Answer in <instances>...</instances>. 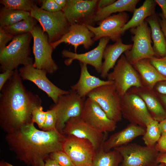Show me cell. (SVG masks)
<instances>
[{"label": "cell", "instance_id": "6da1fadb", "mask_svg": "<svg viewBox=\"0 0 166 166\" xmlns=\"http://www.w3.org/2000/svg\"><path fill=\"white\" fill-rule=\"evenodd\" d=\"M66 136L56 129L39 130L32 122L7 133L5 139L17 159L29 166H44L51 153L62 150Z\"/></svg>", "mask_w": 166, "mask_h": 166}, {"label": "cell", "instance_id": "7a4b0ae2", "mask_svg": "<svg viewBox=\"0 0 166 166\" xmlns=\"http://www.w3.org/2000/svg\"><path fill=\"white\" fill-rule=\"evenodd\" d=\"M22 80L16 69L0 91V126L7 133L32 122L33 110L42 103L39 96L27 90Z\"/></svg>", "mask_w": 166, "mask_h": 166}, {"label": "cell", "instance_id": "3957f363", "mask_svg": "<svg viewBox=\"0 0 166 166\" xmlns=\"http://www.w3.org/2000/svg\"><path fill=\"white\" fill-rule=\"evenodd\" d=\"M32 35L30 33L14 36L11 42L0 52V71L14 70L20 65L33 64L30 57V44Z\"/></svg>", "mask_w": 166, "mask_h": 166}, {"label": "cell", "instance_id": "277c9868", "mask_svg": "<svg viewBox=\"0 0 166 166\" xmlns=\"http://www.w3.org/2000/svg\"><path fill=\"white\" fill-rule=\"evenodd\" d=\"M30 12L47 33L49 43L59 40L69 30L70 24L62 10L49 12L41 9L36 4Z\"/></svg>", "mask_w": 166, "mask_h": 166}, {"label": "cell", "instance_id": "5b68a950", "mask_svg": "<svg viewBox=\"0 0 166 166\" xmlns=\"http://www.w3.org/2000/svg\"><path fill=\"white\" fill-rule=\"evenodd\" d=\"M122 54L117 62L113 71L109 73L108 80L113 81L120 98L123 97L132 87L143 88L140 76L136 70Z\"/></svg>", "mask_w": 166, "mask_h": 166}, {"label": "cell", "instance_id": "8992f818", "mask_svg": "<svg viewBox=\"0 0 166 166\" xmlns=\"http://www.w3.org/2000/svg\"><path fill=\"white\" fill-rule=\"evenodd\" d=\"M133 42L132 48L125 52L124 55L132 65L144 59L157 57L152 45L151 30L145 20L139 26L130 29Z\"/></svg>", "mask_w": 166, "mask_h": 166}, {"label": "cell", "instance_id": "52a82bcc", "mask_svg": "<svg viewBox=\"0 0 166 166\" xmlns=\"http://www.w3.org/2000/svg\"><path fill=\"white\" fill-rule=\"evenodd\" d=\"M41 26L36 25L30 32L34 39L33 53L34 57L33 66L52 74L58 69L57 65L52 56L53 49L49 42L47 34Z\"/></svg>", "mask_w": 166, "mask_h": 166}, {"label": "cell", "instance_id": "ba28073f", "mask_svg": "<svg viewBox=\"0 0 166 166\" xmlns=\"http://www.w3.org/2000/svg\"><path fill=\"white\" fill-rule=\"evenodd\" d=\"M121 155L120 166H157L159 152L155 146L150 147L130 143L114 148Z\"/></svg>", "mask_w": 166, "mask_h": 166}, {"label": "cell", "instance_id": "9c48e42d", "mask_svg": "<svg viewBox=\"0 0 166 166\" xmlns=\"http://www.w3.org/2000/svg\"><path fill=\"white\" fill-rule=\"evenodd\" d=\"M87 97L97 103L110 119L116 122L121 120V98L114 83L97 87Z\"/></svg>", "mask_w": 166, "mask_h": 166}, {"label": "cell", "instance_id": "30bf717a", "mask_svg": "<svg viewBox=\"0 0 166 166\" xmlns=\"http://www.w3.org/2000/svg\"><path fill=\"white\" fill-rule=\"evenodd\" d=\"M69 91L68 93L60 97L57 103L51 108L57 115L56 128L61 133L69 120L80 117L85 100V98L81 97L75 92L71 89Z\"/></svg>", "mask_w": 166, "mask_h": 166}, {"label": "cell", "instance_id": "8fae6325", "mask_svg": "<svg viewBox=\"0 0 166 166\" xmlns=\"http://www.w3.org/2000/svg\"><path fill=\"white\" fill-rule=\"evenodd\" d=\"M122 117L130 123L146 127L152 119L143 99L135 93L128 92L121 98Z\"/></svg>", "mask_w": 166, "mask_h": 166}, {"label": "cell", "instance_id": "7c38bea8", "mask_svg": "<svg viewBox=\"0 0 166 166\" xmlns=\"http://www.w3.org/2000/svg\"><path fill=\"white\" fill-rule=\"evenodd\" d=\"M62 150L69 156L75 166H91L96 152L89 140L72 135L66 136Z\"/></svg>", "mask_w": 166, "mask_h": 166}, {"label": "cell", "instance_id": "4fadbf2b", "mask_svg": "<svg viewBox=\"0 0 166 166\" xmlns=\"http://www.w3.org/2000/svg\"><path fill=\"white\" fill-rule=\"evenodd\" d=\"M97 0H67L63 8L70 25L75 24L94 26L93 19L97 10Z\"/></svg>", "mask_w": 166, "mask_h": 166}, {"label": "cell", "instance_id": "5bb4252c", "mask_svg": "<svg viewBox=\"0 0 166 166\" xmlns=\"http://www.w3.org/2000/svg\"><path fill=\"white\" fill-rule=\"evenodd\" d=\"M18 70L22 80L29 81L34 83L44 92L55 104L57 103L60 97L69 93V90L62 89L54 85L47 77L46 71L35 68L33 64L23 66Z\"/></svg>", "mask_w": 166, "mask_h": 166}, {"label": "cell", "instance_id": "9a60e30c", "mask_svg": "<svg viewBox=\"0 0 166 166\" xmlns=\"http://www.w3.org/2000/svg\"><path fill=\"white\" fill-rule=\"evenodd\" d=\"M128 14L125 12L110 15L98 22L97 27L87 25L88 29L94 34L93 40L96 41L104 37H108L113 42L121 39V30L128 22Z\"/></svg>", "mask_w": 166, "mask_h": 166}, {"label": "cell", "instance_id": "2e32d148", "mask_svg": "<svg viewBox=\"0 0 166 166\" xmlns=\"http://www.w3.org/2000/svg\"><path fill=\"white\" fill-rule=\"evenodd\" d=\"M65 135H72L89 140L95 150L106 139L107 132L103 133L84 121L80 117L72 118L66 123L62 131Z\"/></svg>", "mask_w": 166, "mask_h": 166}, {"label": "cell", "instance_id": "e0dca14e", "mask_svg": "<svg viewBox=\"0 0 166 166\" xmlns=\"http://www.w3.org/2000/svg\"><path fill=\"white\" fill-rule=\"evenodd\" d=\"M86 123L103 133L113 132L117 122L110 119L99 105L91 98L85 99L80 116Z\"/></svg>", "mask_w": 166, "mask_h": 166}, {"label": "cell", "instance_id": "ac0fdd59", "mask_svg": "<svg viewBox=\"0 0 166 166\" xmlns=\"http://www.w3.org/2000/svg\"><path fill=\"white\" fill-rule=\"evenodd\" d=\"M110 40L108 37L101 38L96 47L84 53L79 54L67 50H63L61 53L62 56L67 58L65 61V64L69 66L74 60H77L80 63L93 66L98 73H100L103 63V52Z\"/></svg>", "mask_w": 166, "mask_h": 166}, {"label": "cell", "instance_id": "d6986e66", "mask_svg": "<svg viewBox=\"0 0 166 166\" xmlns=\"http://www.w3.org/2000/svg\"><path fill=\"white\" fill-rule=\"evenodd\" d=\"M94 35L87 28L86 25L75 24L70 25L69 30L60 39L50 43L53 49L60 44L64 43L71 45L76 53L77 47L83 45L85 49H89L94 43L93 39Z\"/></svg>", "mask_w": 166, "mask_h": 166}, {"label": "cell", "instance_id": "ffe728a7", "mask_svg": "<svg viewBox=\"0 0 166 166\" xmlns=\"http://www.w3.org/2000/svg\"><path fill=\"white\" fill-rule=\"evenodd\" d=\"M146 128L130 123L123 129L111 135L104 142V150L109 151L114 148L126 145L136 138L143 136Z\"/></svg>", "mask_w": 166, "mask_h": 166}, {"label": "cell", "instance_id": "44dd1931", "mask_svg": "<svg viewBox=\"0 0 166 166\" xmlns=\"http://www.w3.org/2000/svg\"><path fill=\"white\" fill-rule=\"evenodd\" d=\"M80 65L81 72L79 78L75 84L71 86V89L81 97L85 98L90 92L97 87L114 83L113 81L103 80L91 75L86 64L80 63Z\"/></svg>", "mask_w": 166, "mask_h": 166}, {"label": "cell", "instance_id": "7402d4cb", "mask_svg": "<svg viewBox=\"0 0 166 166\" xmlns=\"http://www.w3.org/2000/svg\"><path fill=\"white\" fill-rule=\"evenodd\" d=\"M132 44L123 43L121 38L112 45H107L103 53L102 63L100 76L103 78H107L110 69L113 68L117 61L122 53L130 50Z\"/></svg>", "mask_w": 166, "mask_h": 166}, {"label": "cell", "instance_id": "603a6c76", "mask_svg": "<svg viewBox=\"0 0 166 166\" xmlns=\"http://www.w3.org/2000/svg\"><path fill=\"white\" fill-rule=\"evenodd\" d=\"M133 65L148 89L152 90L157 83L166 80V77L159 72L151 63L149 59L140 60Z\"/></svg>", "mask_w": 166, "mask_h": 166}, {"label": "cell", "instance_id": "cb8c5ba5", "mask_svg": "<svg viewBox=\"0 0 166 166\" xmlns=\"http://www.w3.org/2000/svg\"><path fill=\"white\" fill-rule=\"evenodd\" d=\"M151 30V37L153 42V50L157 57L166 55V39L162 30L159 18L156 13L145 20Z\"/></svg>", "mask_w": 166, "mask_h": 166}, {"label": "cell", "instance_id": "d4e9b609", "mask_svg": "<svg viewBox=\"0 0 166 166\" xmlns=\"http://www.w3.org/2000/svg\"><path fill=\"white\" fill-rule=\"evenodd\" d=\"M140 0H118L110 5L97 10L93 19L95 23L99 22L116 12L128 11L133 13Z\"/></svg>", "mask_w": 166, "mask_h": 166}, {"label": "cell", "instance_id": "484cf974", "mask_svg": "<svg viewBox=\"0 0 166 166\" xmlns=\"http://www.w3.org/2000/svg\"><path fill=\"white\" fill-rule=\"evenodd\" d=\"M156 4L155 0H145L140 7L136 8L131 19L122 29V34L128 30L139 26L146 18L155 14Z\"/></svg>", "mask_w": 166, "mask_h": 166}, {"label": "cell", "instance_id": "4316f807", "mask_svg": "<svg viewBox=\"0 0 166 166\" xmlns=\"http://www.w3.org/2000/svg\"><path fill=\"white\" fill-rule=\"evenodd\" d=\"M136 93L144 102L152 117L160 122L166 118V110L152 91L146 89Z\"/></svg>", "mask_w": 166, "mask_h": 166}, {"label": "cell", "instance_id": "83f0119b", "mask_svg": "<svg viewBox=\"0 0 166 166\" xmlns=\"http://www.w3.org/2000/svg\"><path fill=\"white\" fill-rule=\"evenodd\" d=\"M103 144L96 151L91 166H120L122 160L121 155L115 149L105 151Z\"/></svg>", "mask_w": 166, "mask_h": 166}, {"label": "cell", "instance_id": "f1b7e54d", "mask_svg": "<svg viewBox=\"0 0 166 166\" xmlns=\"http://www.w3.org/2000/svg\"><path fill=\"white\" fill-rule=\"evenodd\" d=\"M30 15L29 12L8 9L3 6L0 11V27L12 25Z\"/></svg>", "mask_w": 166, "mask_h": 166}, {"label": "cell", "instance_id": "f546056e", "mask_svg": "<svg viewBox=\"0 0 166 166\" xmlns=\"http://www.w3.org/2000/svg\"><path fill=\"white\" fill-rule=\"evenodd\" d=\"M37 22L36 19L30 15L12 25L2 28L6 33L14 36L30 33L37 25Z\"/></svg>", "mask_w": 166, "mask_h": 166}, {"label": "cell", "instance_id": "4dcf8cb0", "mask_svg": "<svg viewBox=\"0 0 166 166\" xmlns=\"http://www.w3.org/2000/svg\"><path fill=\"white\" fill-rule=\"evenodd\" d=\"M146 131L142 139L146 146H155L161 136L159 122L153 119L151 120L146 126Z\"/></svg>", "mask_w": 166, "mask_h": 166}, {"label": "cell", "instance_id": "1f68e13d", "mask_svg": "<svg viewBox=\"0 0 166 166\" xmlns=\"http://www.w3.org/2000/svg\"><path fill=\"white\" fill-rule=\"evenodd\" d=\"M0 3L6 8L30 12L35 2L31 0H1Z\"/></svg>", "mask_w": 166, "mask_h": 166}, {"label": "cell", "instance_id": "d6a6232c", "mask_svg": "<svg viewBox=\"0 0 166 166\" xmlns=\"http://www.w3.org/2000/svg\"><path fill=\"white\" fill-rule=\"evenodd\" d=\"M57 117L55 110L51 108L46 111V117L42 130L50 131L56 129Z\"/></svg>", "mask_w": 166, "mask_h": 166}, {"label": "cell", "instance_id": "836d02e7", "mask_svg": "<svg viewBox=\"0 0 166 166\" xmlns=\"http://www.w3.org/2000/svg\"><path fill=\"white\" fill-rule=\"evenodd\" d=\"M61 166H75L69 156L63 150L51 153L49 156Z\"/></svg>", "mask_w": 166, "mask_h": 166}, {"label": "cell", "instance_id": "e575fe53", "mask_svg": "<svg viewBox=\"0 0 166 166\" xmlns=\"http://www.w3.org/2000/svg\"><path fill=\"white\" fill-rule=\"evenodd\" d=\"M46 117V111L43 110L41 106L36 107L33 110L32 113V121L36 123L39 128L42 129Z\"/></svg>", "mask_w": 166, "mask_h": 166}, {"label": "cell", "instance_id": "d590c367", "mask_svg": "<svg viewBox=\"0 0 166 166\" xmlns=\"http://www.w3.org/2000/svg\"><path fill=\"white\" fill-rule=\"evenodd\" d=\"M149 60L159 72L166 77V55L162 57H154Z\"/></svg>", "mask_w": 166, "mask_h": 166}, {"label": "cell", "instance_id": "8d00e7d4", "mask_svg": "<svg viewBox=\"0 0 166 166\" xmlns=\"http://www.w3.org/2000/svg\"><path fill=\"white\" fill-rule=\"evenodd\" d=\"M41 9L49 12H56L62 10V8L58 5L54 0L41 1Z\"/></svg>", "mask_w": 166, "mask_h": 166}, {"label": "cell", "instance_id": "74e56055", "mask_svg": "<svg viewBox=\"0 0 166 166\" xmlns=\"http://www.w3.org/2000/svg\"><path fill=\"white\" fill-rule=\"evenodd\" d=\"M14 37L6 32L2 28L0 27V52L5 48L8 42L12 40Z\"/></svg>", "mask_w": 166, "mask_h": 166}, {"label": "cell", "instance_id": "f35d334b", "mask_svg": "<svg viewBox=\"0 0 166 166\" xmlns=\"http://www.w3.org/2000/svg\"><path fill=\"white\" fill-rule=\"evenodd\" d=\"M155 147L159 153H166V135L161 136Z\"/></svg>", "mask_w": 166, "mask_h": 166}, {"label": "cell", "instance_id": "ab89813d", "mask_svg": "<svg viewBox=\"0 0 166 166\" xmlns=\"http://www.w3.org/2000/svg\"><path fill=\"white\" fill-rule=\"evenodd\" d=\"M14 70H7L0 74V91L13 75Z\"/></svg>", "mask_w": 166, "mask_h": 166}, {"label": "cell", "instance_id": "60d3db41", "mask_svg": "<svg viewBox=\"0 0 166 166\" xmlns=\"http://www.w3.org/2000/svg\"><path fill=\"white\" fill-rule=\"evenodd\" d=\"M155 87L156 91L160 94L166 95V80L158 82Z\"/></svg>", "mask_w": 166, "mask_h": 166}, {"label": "cell", "instance_id": "b9f144b4", "mask_svg": "<svg viewBox=\"0 0 166 166\" xmlns=\"http://www.w3.org/2000/svg\"><path fill=\"white\" fill-rule=\"evenodd\" d=\"M115 1V0H98L97 5V10L103 8L110 5Z\"/></svg>", "mask_w": 166, "mask_h": 166}, {"label": "cell", "instance_id": "7bdbcfd3", "mask_svg": "<svg viewBox=\"0 0 166 166\" xmlns=\"http://www.w3.org/2000/svg\"><path fill=\"white\" fill-rule=\"evenodd\" d=\"M157 4L160 7L163 16L166 21V0H155Z\"/></svg>", "mask_w": 166, "mask_h": 166}, {"label": "cell", "instance_id": "ee69618b", "mask_svg": "<svg viewBox=\"0 0 166 166\" xmlns=\"http://www.w3.org/2000/svg\"><path fill=\"white\" fill-rule=\"evenodd\" d=\"M160 16L161 18H159L160 26L166 39V21L163 16L162 14H160Z\"/></svg>", "mask_w": 166, "mask_h": 166}, {"label": "cell", "instance_id": "f6af8a7d", "mask_svg": "<svg viewBox=\"0 0 166 166\" xmlns=\"http://www.w3.org/2000/svg\"><path fill=\"white\" fill-rule=\"evenodd\" d=\"M161 136L166 135V118L159 122Z\"/></svg>", "mask_w": 166, "mask_h": 166}, {"label": "cell", "instance_id": "bcb514c9", "mask_svg": "<svg viewBox=\"0 0 166 166\" xmlns=\"http://www.w3.org/2000/svg\"><path fill=\"white\" fill-rule=\"evenodd\" d=\"M157 162L159 164L164 163L166 166V153H159L157 157Z\"/></svg>", "mask_w": 166, "mask_h": 166}, {"label": "cell", "instance_id": "7dc6e473", "mask_svg": "<svg viewBox=\"0 0 166 166\" xmlns=\"http://www.w3.org/2000/svg\"><path fill=\"white\" fill-rule=\"evenodd\" d=\"M44 166H61L56 161L48 157L45 161Z\"/></svg>", "mask_w": 166, "mask_h": 166}, {"label": "cell", "instance_id": "c3c4849f", "mask_svg": "<svg viewBox=\"0 0 166 166\" xmlns=\"http://www.w3.org/2000/svg\"><path fill=\"white\" fill-rule=\"evenodd\" d=\"M55 2L59 6H61L62 8L65 5L67 0H54Z\"/></svg>", "mask_w": 166, "mask_h": 166}, {"label": "cell", "instance_id": "681fc988", "mask_svg": "<svg viewBox=\"0 0 166 166\" xmlns=\"http://www.w3.org/2000/svg\"><path fill=\"white\" fill-rule=\"evenodd\" d=\"M160 97L163 104L166 107V95L160 94Z\"/></svg>", "mask_w": 166, "mask_h": 166}, {"label": "cell", "instance_id": "f907efd6", "mask_svg": "<svg viewBox=\"0 0 166 166\" xmlns=\"http://www.w3.org/2000/svg\"><path fill=\"white\" fill-rule=\"evenodd\" d=\"M5 164L6 166H14L12 164L7 162H5Z\"/></svg>", "mask_w": 166, "mask_h": 166}, {"label": "cell", "instance_id": "816d5d0a", "mask_svg": "<svg viewBox=\"0 0 166 166\" xmlns=\"http://www.w3.org/2000/svg\"><path fill=\"white\" fill-rule=\"evenodd\" d=\"M0 166H6L5 162L1 161L0 163Z\"/></svg>", "mask_w": 166, "mask_h": 166}, {"label": "cell", "instance_id": "f5cc1de1", "mask_svg": "<svg viewBox=\"0 0 166 166\" xmlns=\"http://www.w3.org/2000/svg\"><path fill=\"white\" fill-rule=\"evenodd\" d=\"M157 166H166L164 163H160Z\"/></svg>", "mask_w": 166, "mask_h": 166}]
</instances>
